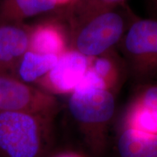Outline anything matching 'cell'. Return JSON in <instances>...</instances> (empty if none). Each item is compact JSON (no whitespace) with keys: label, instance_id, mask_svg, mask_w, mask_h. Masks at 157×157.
<instances>
[{"label":"cell","instance_id":"obj_1","mask_svg":"<svg viewBox=\"0 0 157 157\" xmlns=\"http://www.w3.org/2000/svg\"><path fill=\"white\" fill-rule=\"evenodd\" d=\"M54 119L0 111V157H45L53 139Z\"/></svg>","mask_w":157,"mask_h":157},{"label":"cell","instance_id":"obj_11","mask_svg":"<svg viewBox=\"0 0 157 157\" xmlns=\"http://www.w3.org/2000/svg\"><path fill=\"white\" fill-rule=\"evenodd\" d=\"M126 0H73L65 6L63 17L70 31L94 15L118 8Z\"/></svg>","mask_w":157,"mask_h":157},{"label":"cell","instance_id":"obj_6","mask_svg":"<svg viewBox=\"0 0 157 157\" xmlns=\"http://www.w3.org/2000/svg\"><path fill=\"white\" fill-rule=\"evenodd\" d=\"M89 68V58L68 48L50 71L34 85L51 95L73 93Z\"/></svg>","mask_w":157,"mask_h":157},{"label":"cell","instance_id":"obj_16","mask_svg":"<svg viewBox=\"0 0 157 157\" xmlns=\"http://www.w3.org/2000/svg\"><path fill=\"white\" fill-rule=\"evenodd\" d=\"M95 89H106L105 84L103 79L93 70L88 68L87 71L82 76L78 82L74 91H84V90H95Z\"/></svg>","mask_w":157,"mask_h":157},{"label":"cell","instance_id":"obj_13","mask_svg":"<svg viewBox=\"0 0 157 157\" xmlns=\"http://www.w3.org/2000/svg\"><path fill=\"white\" fill-rule=\"evenodd\" d=\"M89 68L101 77L106 89L114 93L124 78V68L112 50L101 56L89 58Z\"/></svg>","mask_w":157,"mask_h":157},{"label":"cell","instance_id":"obj_15","mask_svg":"<svg viewBox=\"0 0 157 157\" xmlns=\"http://www.w3.org/2000/svg\"><path fill=\"white\" fill-rule=\"evenodd\" d=\"M132 102L142 106L157 110V83L145 86L137 93Z\"/></svg>","mask_w":157,"mask_h":157},{"label":"cell","instance_id":"obj_9","mask_svg":"<svg viewBox=\"0 0 157 157\" xmlns=\"http://www.w3.org/2000/svg\"><path fill=\"white\" fill-rule=\"evenodd\" d=\"M59 7L56 0H0V24L23 23Z\"/></svg>","mask_w":157,"mask_h":157},{"label":"cell","instance_id":"obj_18","mask_svg":"<svg viewBox=\"0 0 157 157\" xmlns=\"http://www.w3.org/2000/svg\"><path fill=\"white\" fill-rule=\"evenodd\" d=\"M58 2L59 7H65L67 5H68L70 2H71L73 0H56Z\"/></svg>","mask_w":157,"mask_h":157},{"label":"cell","instance_id":"obj_14","mask_svg":"<svg viewBox=\"0 0 157 157\" xmlns=\"http://www.w3.org/2000/svg\"><path fill=\"white\" fill-rule=\"evenodd\" d=\"M122 128H128L144 134L157 135V110L132 102L124 117Z\"/></svg>","mask_w":157,"mask_h":157},{"label":"cell","instance_id":"obj_12","mask_svg":"<svg viewBox=\"0 0 157 157\" xmlns=\"http://www.w3.org/2000/svg\"><path fill=\"white\" fill-rule=\"evenodd\" d=\"M58 59V56L55 55L28 50L17 63L13 76L24 83L34 84L52 69Z\"/></svg>","mask_w":157,"mask_h":157},{"label":"cell","instance_id":"obj_17","mask_svg":"<svg viewBox=\"0 0 157 157\" xmlns=\"http://www.w3.org/2000/svg\"><path fill=\"white\" fill-rule=\"evenodd\" d=\"M53 157H84L74 152H63L54 156Z\"/></svg>","mask_w":157,"mask_h":157},{"label":"cell","instance_id":"obj_10","mask_svg":"<svg viewBox=\"0 0 157 157\" xmlns=\"http://www.w3.org/2000/svg\"><path fill=\"white\" fill-rule=\"evenodd\" d=\"M117 151L119 157H157V135L121 128Z\"/></svg>","mask_w":157,"mask_h":157},{"label":"cell","instance_id":"obj_8","mask_svg":"<svg viewBox=\"0 0 157 157\" xmlns=\"http://www.w3.org/2000/svg\"><path fill=\"white\" fill-rule=\"evenodd\" d=\"M57 19H48L29 29V50L59 56L69 48V37Z\"/></svg>","mask_w":157,"mask_h":157},{"label":"cell","instance_id":"obj_7","mask_svg":"<svg viewBox=\"0 0 157 157\" xmlns=\"http://www.w3.org/2000/svg\"><path fill=\"white\" fill-rule=\"evenodd\" d=\"M29 47L28 26L23 23L0 24V75L13 76L17 63Z\"/></svg>","mask_w":157,"mask_h":157},{"label":"cell","instance_id":"obj_3","mask_svg":"<svg viewBox=\"0 0 157 157\" xmlns=\"http://www.w3.org/2000/svg\"><path fill=\"white\" fill-rule=\"evenodd\" d=\"M128 25L118 8L99 13L69 33V48L88 58L101 56L119 44Z\"/></svg>","mask_w":157,"mask_h":157},{"label":"cell","instance_id":"obj_2","mask_svg":"<svg viewBox=\"0 0 157 157\" xmlns=\"http://www.w3.org/2000/svg\"><path fill=\"white\" fill-rule=\"evenodd\" d=\"M114 93L105 89L74 91L69 95L68 110L90 148L103 151L107 129L115 112Z\"/></svg>","mask_w":157,"mask_h":157},{"label":"cell","instance_id":"obj_5","mask_svg":"<svg viewBox=\"0 0 157 157\" xmlns=\"http://www.w3.org/2000/svg\"><path fill=\"white\" fill-rule=\"evenodd\" d=\"M58 110L59 102L55 95L14 76L0 75V111L55 119Z\"/></svg>","mask_w":157,"mask_h":157},{"label":"cell","instance_id":"obj_4","mask_svg":"<svg viewBox=\"0 0 157 157\" xmlns=\"http://www.w3.org/2000/svg\"><path fill=\"white\" fill-rule=\"evenodd\" d=\"M119 44L126 65L137 81H148L157 75V20H135Z\"/></svg>","mask_w":157,"mask_h":157},{"label":"cell","instance_id":"obj_19","mask_svg":"<svg viewBox=\"0 0 157 157\" xmlns=\"http://www.w3.org/2000/svg\"><path fill=\"white\" fill-rule=\"evenodd\" d=\"M152 1L154 4V6H155V7H156V10L157 11V0H152Z\"/></svg>","mask_w":157,"mask_h":157}]
</instances>
